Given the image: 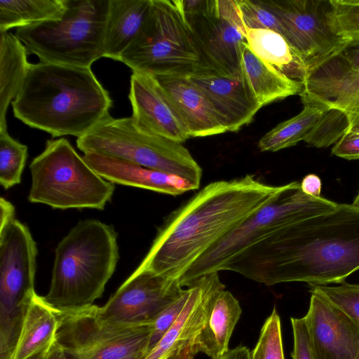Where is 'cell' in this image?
<instances>
[{
	"label": "cell",
	"mask_w": 359,
	"mask_h": 359,
	"mask_svg": "<svg viewBox=\"0 0 359 359\" xmlns=\"http://www.w3.org/2000/svg\"><path fill=\"white\" fill-rule=\"evenodd\" d=\"M359 269V209L332 210L280 229L231 260V271L266 285L342 283Z\"/></svg>",
	"instance_id": "6da1fadb"
},
{
	"label": "cell",
	"mask_w": 359,
	"mask_h": 359,
	"mask_svg": "<svg viewBox=\"0 0 359 359\" xmlns=\"http://www.w3.org/2000/svg\"><path fill=\"white\" fill-rule=\"evenodd\" d=\"M284 187L268 184L252 175L207 184L167 219L136 269L179 280L198 258Z\"/></svg>",
	"instance_id": "7a4b0ae2"
},
{
	"label": "cell",
	"mask_w": 359,
	"mask_h": 359,
	"mask_svg": "<svg viewBox=\"0 0 359 359\" xmlns=\"http://www.w3.org/2000/svg\"><path fill=\"white\" fill-rule=\"evenodd\" d=\"M11 104L28 126L79 138L109 114L112 100L90 67L40 62L30 64Z\"/></svg>",
	"instance_id": "3957f363"
},
{
	"label": "cell",
	"mask_w": 359,
	"mask_h": 359,
	"mask_svg": "<svg viewBox=\"0 0 359 359\" xmlns=\"http://www.w3.org/2000/svg\"><path fill=\"white\" fill-rule=\"evenodd\" d=\"M118 258L112 226L97 219L79 222L55 250L50 284L43 299L58 310L93 305L102 297Z\"/></svg>",
	"instance_id": "277c9868"
},
{
	"label": "cell",
	"mask_w": 359,
	"mask_h": 359,
	"mask_svg": "<svg viewBox=\"0 0 359 359\" xmlns=\"http://www.w3.org/2000/svg\"><path fill=\"white\" fill-rule=\"evenodd\" d=\"M109 0H67L59 20L16 29L15 35L40 62L90 67L104 57Z\"/></svg>",
	"instance_id": "5b68a950"
},
{
	"label": "cell",
	"mask_w": 359,
	"mask_h": 359,
	"mask_svg": "<svg viewBox=\"0 0 359 359\" xmlns=\"http://www.w3.org/2000/svg\"><path fill=\"white\" fill-rule=\"evenodd\" d=\"M0 359H11L27 308L36 294V243L15 218L13 204L0 198Z\"/></svg>",
	"instance_id": "8992f818"
},
{
	"label": "cell",
	"mask_w": 359,
	"mask_h": 359,
	"mask_svg": "<svg viewBox=\"0 0 359 359\" xmlns=\"http://www.w3.org/2000/svg\"><path fill=\"white\" fill-rule=\"evenodd\" d=\"M28 200L56 209H104L114 184L93 170L65 138L48 140L29 165Z\"/></svg>",
	"instance_id": "52a82bcc"
},
{
	"label": "cell",
	"mask_w": 359,
	"mask_h": 359,
	"mask_svg": "<svg viewBox=\"0 0 359 359\" xmlns=\"http://www.w3.org/2000/svg\"><path fill=\"white\" fill-rule=\"evenodd\" d=\"M337 205L321 196L306 195L299 182L285 184L269 203L198 258L180 278V285L189 287L205 275L222 271L234 257L271 233L330 212Z\"/></svg>",
	"instance_id": "ba28073f"
},
{
	"label": "cell",
	"mask_w": 359,
	"mask_h": 359,
	"mask_svg": "<svg viewBox=\"0 0 359 359\" xmlns=\"http://www.w3.org/2000/svg\"><path fill=\"white\" fill-rule=\"evenodd\" d=\"M118 61L149 76L195 72L202 61L177 0H153L143 27Z\"/></svg>",
	"instance_id": "9c48e42d"
},
{
	"label": "cell",
	"mask_w": 359,
	"mask_h": 359,
	"mask_svg": "<svg viewBox=\"0 0 359 359\" xmlns=\"http://www.w3.org/2000/svg\"><path fill=\"white\" fill-rule=\"evenodd\" d=\"M76 145L84 154H101L201 184L202 168L182 143L139 130L132 117L108 114L77 138Z\"/></svg>",
	"instance_id": "30bf717a"
},
{
	"label": "cell",
	"mask_w": 359,
	"mask_h": 359,
	"mask_svg": "<svg viewBox=\"0 0 359 359\" xmlns=\"http://www.w3.org/2000/svg\"><path fill=\"white\" fill-rule=\"evenodd\" d=\"M56 312L55 342L69 359H144L149 352L153 323L110 321L102 317L95 304Z\"/></svg>",
	"instance_id": "8fae6325"
},
{
	"label": "cell",
	"mask_w": 359,
	"mask_h": 359,
	"mask_svg": "<svg viewBox=\"0 0 359 359\" xmlns=\"http://www.w3.org/2000/svg\"><path fill=\"white\" fill-rule=\"evenodd\" d=\"M262 1L280 20L284 37L302 55L309 72L348 41L337 28L331 0Z\"/></svg>",
	"instance_id": "7c38bea8"
},
{
	"label": "cell",
	"mask_w": 359,
	"mask_h": 359,
	"mask_svg": "<svg viewBox=\"0 0 359 359\" xmlns=\"http://www.w3.org/2000/svg\"><path fill=\"white\" fill-rule=\"evenodd\" d=\"M202 64L229 74L243 73L246 29L236 0H206L196 13L184 17Z\"/></svg>",
	"instance_id": "4fadbf2b"
},
{
	"label": "cell",
	"mask_w": 359,
	"mask_h": 359,
	"mask_svg": "<svg viewBox=\"0 0 359 359\" xmlns=\"http://www.w3.org/2000/svg\"><path fill=\"white\" fill-rule=\"evenodd\" d=\"M184 290L177 279L135 269L107 302L100 306V314L114 322L153 323Z\"/></svg>",
	"instance_id": "5bb4252c"
},
{
	"label": "cell",
	"mask_w": 359,
	"mask_h": 359,
	"mask_svg": "<svg viewBox=\"0 0 359 359\" xmlns=\"http://www.w3.org/2000/svg\"><path fill=\"white\" fill-rule=\"evenodd\" d=\"M304 318L315 359H359V325L325 297L311 292Z\"/></svg>",
	"instance_id": "9a60e30c"
},
{
	"label": "cell",
	"mask_w": 359,
	"mask_h": 359,
	"mask_svg": "<svg viewBox=\"0 0 359 359\" xmlns=\"http://www.w3.org/2000/svg\"><path fill=\"white\" fill-rule=\"evenodd\" d=\"M189 77L207 95L228 132L237 131L250 123L262 107L243 73L229 74L201 63Z\"/></svg>",
	"instance_id": "2e32d148"
},
{
	"label": "cell",
	"mask_w": 359,
	"mask_h": 359,
	"mask_svg": "<svg viewBox=\"0 0 359 359\" xmlns=\"http://www.w3.org/2000/svg\"><path fill=\"white\" fill-rule=\"evenodd\" d=\"M128 97L139 130L181 143L191 137L175 106L153 76L133 72Z\"/></svg>",
	"instance_id": "e0dca14e"
},
{
	"label": "cell",
	"mask_w": 359,
	"mask_h": 359,
	"mask_svg": "<svg viewBox=\"0 0 359 359\" xmlns=\"http://www.w3.org/2000/svg\"><path fill=\"white\" fill-rule=\"evenodd\" d=\"M181 313L161 339L144 359H163L173 351L191 347L203 327L213 297L225 286L217 272L196 280Z\"/></svg>",
	"instance_id": "ac0fdd59"
},
{
	"label": "cell",
	"mask_w": 359,
	"mask_h": 359,
	"mask_svg": "<svg viewBox=\"0 0 359 359\" xmlns=\"http://www.w3.org/2000/svg\"><path fill=\"white\" fill-rule=\"evenodd\" d=\"M151 76L175 106L190 137H206L228 132L222 118L207 95L189 76Z\"/></svg>",
	"instance_id": "d6986e66"
},
{
	"label": "cell",
	"mask_w": 359,
	"mask_h": 359,
	"mask_svg": "<svg viewBox=\"0 0 359 359\" xmlns=\"http://www.w3.org/2000/svg\"><path fill=\"white\" fill-rule=\"evenodd\" d=\"M88 165L106 180L171 196L198 189L180 176L145 168L97 153L83 156Z\"/></svg>",
	"instance_id": "ffe728a7"
},
{
	"label": "cell",
	"mask_w": 359,
	"mask_h": 359,
	"mask_svg": "<svg viewBox=\"0 0 359 359\" xmlns=\"http://www.w3.org/2000/svg\"><path fill=\"white\" fill-rule=\"evenodd\" d=\"M358 90L359 69L327 59L309 70L299 95L304 104L327 109L337 108Z\"/></svg>",
	"instance_id": "44dd1931"
},
{
	"label": "cell",
	"mask_w": 359,
	"mask_h": 359,
	"mask_svg": "<svg viewBox=\"0 0 359 359\" xmlns=\"http://www.w3.org/2000/svg\"><path fill=\"white\" fill-rule=\"evenodd\" d=\"M238 301L222 290L212 298L205 323L191 344L194 355L203 353L211 359H219L229 351V342L241 315Z\"/></svg>",
	"instance_id": "7402d4cb"
},
{
	"label": "cell",
	"mask_w": 359,
	"mask_h": 359,
	"mask_svg": "<svg viewBox=\"0 0 359 359\" xmlns=\"http://www.w3.org/2000/svg\"><path fill=\"white\" fill-rule=\"evenodd\" d=\"M153 0H109L104 57L118 60L148 18Z\"/></svg>",
	"instance_id": "603a6c76"
},
{
	"label": "cell",
	"mask_w": 359,
	"mask_h": 359,
	"mask_svg": "<svg viewBox=\"0 0 359 359\" xmlns=\"http://www.w3.org/2000/svg\"><path fill=\"white\" fill-rule=\"evenodd\" d=\"M58 327L56 309L36 294L25 313L11 359H27L49 348Z\"/></svg>",
	"instance_id": "cb8c5ba5"
},
{
	"label": "cell",
	"mask_w": 359,
	"mask_h": 359,
	"mask_svg": "<svg viewBox=\"0 0 359 359\" xmlns=\"http://www.w3.org/2000/svg\"><path fill=\"white\" fill-rule=\"evenodd\" d=\"M241 67L253 95L262 107L302 91V83L289 79L264 62L247 42L242 48Z\"/></svg>",
	"instance_id": "d4e9b609"
},
{
	"label": "cell",
	"mask_w": 359,
	"mask_h": 359,
	"mask_svg": "<svg viewBox=\"0 0 359 359\" xmlns=\"http://www.w3.org/2000/svg\"><path fill=\"white\" fill-rule=\"evenodd\" d=\"M246 40L261 60L303 85L309 72L307 66L302 55L283 36L270 29H246Z\"/></svg>",
	"instance_id": "484cf974"
},
{
	"label": "cell",
	"mask_w": 359,
	"mask_h": 359,
	"mask_svg": "<svg viewBox=\"0 0 359 359\" xmlns=\"http://www.w3.org/2000/svg\"><path fill=\"white\" fill-rule=\"evenodd\" d=\"M27 53L15 34L0 32V130L7 129L8 107L18 93L29 69Z\"/></svg>",
	"instance_id": "4316f807"
},
{
	"label": "cell",
	"mask_w": 359,
	"mask_h": 359,
	"mask_svg": "<svg viewBox=\"0 0 359 359\" xmlns=\"http://www.w3.org/2000/svg\"><path fill=\"white\" fill-rule=\"evenodd\" d=\"M67 0H1L0 32L36 23L59 20Z\"/></svg>",
	"instance_id": "83f0119b"
},
{
	"label": "cell",
	"mask_w": 359,
	"mask_h": 359,
	"mask_svg": "<svg viewBox=\"0 0 359 359\" xmlns=\"http://www.w3.org/2000/svg\"><path fill=\"white\" fill-rule=\"evenodd\" d=\"M304 106L297 115L279 123L261 137L258 142L260 151L274 152L304 141L325 109L310 104Z\"/></svg>",
	"instance_id": "f1b7e54d"
},
{
	"label": "cell",
	"mask_w": 359,
	"mask_h": 359,
	"mask_svg": "<svg viewBox=\"0 0 359 359\" xmlns=\"http://www.w3.org/2000/svg\"><path fill=\"white\" fill-rule=\"evenodd\" d=\"M27 147L0 130V184L7 190L21 182L28 156Z\"/></svg>",
	"instance_id": "f546056e"
},
{
	"label": "cell",
	"mask_w": 359,
	"mask_h": 359,
	"mask_svg": "<svg viewBox=\"0 0 359 359\" xmlns=\"http://www.w3.org/2000/svg\"><path fill=\"white\" fill-rule=\"evenodd\" d=\"M348 125L346 111L335 108L325 109L304 142L316 148L327 147L341 139Z\"/></svg>",
	"instance_id": "4dcf8cb0"
},
{
	"label": "cell",
	"mask_w": 359,
	"mask_h": 359,
	"mask_svg": "<svg viewBox=\"0 0 359 359\" xmlns=\"http://www.w3.org/2000/svg\"><path fill=\"white\" fill-rule=\"evenodd\" d=\"M250 359H285L280 320L276 309L266 319Z\"/></svg>",
	"instance_id": "1f68e13d"
},
{
	"label": "cell",
	"mask_w": 359,
	"mask_h": 359,
	"mask_svg": "<svg viewBox=\"0 0 359 359\" xmlns=\"http://www.w3.org/2000/svg\"><path fill=\"white\" fill-rule=\"evenodd\" d=\"M310 292L325 297L359 325V283L344 282L337 286L311 285Z\"/></svg>",
	"instance_id": "d6a6232c"
},
{
	"label": "cell",
	"mask_w": 359,
	"mask_h": 359,
	"mask_svg": "<svg viewBox=\"0 0 359 359\" xmlns=\"http://www.w3.org/2000/svg\"><path fill=\"white\" fill-rule=\"evenodd\" d=\"M236 3L246 29H270L284 36L280 20L262 0H236Z\"/></svg>",
	"instance_id": "836d02e7"
},
{
	"label": "cell",
	"mask_w": 359,
	"mask_h": 359,
	"mask_svg": "<svg viewBox=\"0 0 359 359\" xmlns=\"http://www.w3.org/2000/svg\"><path fill=\"white\" fill-rule=\"evenodd\" d=\"M337 28L347 40L359 38V0H331Z\"/></svg>",
	"instance_id": "e575fe53"
},
{
	"label": "cell",
	"mask_w": 359,
	"mask_h": 359,
	"mask_svg": "<svg viewBox=\"0 0 359 359\" xmlns=\"http://www.w3.org/2000/svg\"><path fill=\"white\" fill-rule=\"evenodd\" d=\"M190 294V289H184L182 294L174 302L166 306L155 318L149 341V351L157 344L164 334L172 325L182 309L184 308Z\"/></svg>",
	"instance_id": "d590c367"
},
{
	"label": "cell",
	"mask_w": 359,
	"mask_h": 359,
	"mask_svg": "<svg viewBox=\"0 0 359 359\" xmlns=\"http://www.w3.org/2000/svg\"><path fill=\"white\" fill-rule=\"evenodd\" d=\"M294 348L292 359H315L310 335L304 318H291Z\"/></svg>",
	"instance_id": "8d00e7d4"
},
{
	"label": "cell",
	"mask_w": 359,
	"mask_h": 359,
	"mask_svg": "<svg viewBox=\"0 0 359 359\" xmlns=\"http://www.w3.org/2000/svg\"><path fill=\"white\" fill-rule=\"evenodd\" d=\"M351 69H359V38L349 39L334 55L327 58Z\"/></svg>",
	"instance_id": "74e56055"
},
{
	"label": "cell",
	"mask_w": 359,
	"mask_h": 359,
	"mask_svg": "<svg viewBox=\"0 0 359 359\" xmlns=\"http://www.w3.org/2000/svg\"><path fill=\"white\" fill-rule=\"evenodd\" d=\"M332 154L347 159H359V134L348 131L335 143Z\"/></svg>",
	"instance_id": "f35d334b"
},
{
	"label": "cell",
	"mask_w": 359,
	"mask_h": 359,
	"mask_svg": "<svg viewBox=\"0 0 359 359\" xmlns=\"http://www.w3.org/2000/svg\"><path fill=\"white\" fill-rule=\"evenodd\" d=\"M300 187L306 195L320 197L322 187L321 180L316 174L306 175L300 182Z\"/></svg>",
	"instance_id": "ab89813d"
},
{
	"label": "cell",
	"mask_w": 359,
	"mask_h": 359,
	"mask_svg": "<svg viewBox=\"0 0 359 359\" xmlns=\"http://www.w3.org/2000/svg\"><path fill=\"white\" fill-rule=\"evenodd\" d=\"M219 359H250V352L246 346L240 345L229 349Z\"/></svg>",
	"instance_id": "60d3db41"
},
{
	"label": "cell",
	"mask_w": 359,
	"mask_h": 359,
	"mask_svg": "<svg viewBox=\"0 0 359 359\" xmlns=\"http://www.w3.org/2000/svg\"><path fill=\"white\" fill-rule=\"evenodd\" d=\"M335 109L345 111H354L359 109V90L348 97L339 107Z\"/></svg>",
	"instance_id": "b9f144b4"
},
{
	"label": "cell",
	"mask_w": 359,
	"mask_h": 359,
	"mask_svg": "<svg viewBox=\"0 0 359 359\" xmlns=\"http://www.w3.org/2000/svg\"><path fill=\"white\" fill-rule=\"evenodd\" d=\"M46 359H69L63 349L55 342L48 348Z\"/></svg>",
	"instance_id": "7bdbcfd3"
},
{
	"label": "cell",
	"mask_w": 359,
	"mask_h": 359,
	"mask_svg": "<svg viewBox=\"0 0 359 359\" xmlns=\"http://www.w3.org/2000/svg\"><path fill=\"white\" fill-rule=\"evenodd\" d=\"M346 112L349 122L348 131L359 134V109Z\"/></svg>",
	"instance_id": "ee69618b"
},
{
	"label": "cell",
	"mask_w": 359,
	"mask_h": 359,
	"mask_svg": "<svg viewBox=\"0 0 359 359\" xmlns=\"http://www.w3.org/2000/svg\"><path fill=\"white\" fill-rule=\"evenodd\" d=\"M194 354L192 353L191 348L176 350L170 355L163 359H194Z\"/></svg>",
	"instance_id": "f6af8a7d"
},
{
	"label": "cell",
	"mask_w": 359,
	"mask_h": 359,
	"mask_svg": "<svg viewBox=\"0 0 359 359\" xmlns=\"http://www.w3.org/2000/svg\"><path fill=\"white\" fill-rule=\"evenodd\" d=\"M50 348V347H49ZM48 349L39 353L27 359H46V353Z\"/></svg>",
	"instance_id": "bcb514c9"
},
{
	"label": "cell",
	"mask_w": 359,
	"mask_h": 359,
	"mask_svg": "<svg viewBox=\"0 0 359 359\" xmlns=\"http://www.w3.org/2000/svg\"><path fill=\"white\" fill-rule=\"evenodd\" d=\"M352 205H354L358 209H359V192H358V195L356 196Z\"/></svg>",
	"instance_id": "7dc6e473"
},
{
	"label": "cell",
	"mask_w": 359,
	"mask_h": 359,
	"mask_svg": "<svg viewBox=\"0 0 359 359\" xmlns=\"http://www.w3.org/2000/svg\"><path fill=\"white\" fill-rule=\"evenodd\" d=\"M121 359H142V358L140 357H137V356H131V357L124 358H121Z\"/></svg>",
	"instance_id": "c3c4849f"
}]
</instances>
